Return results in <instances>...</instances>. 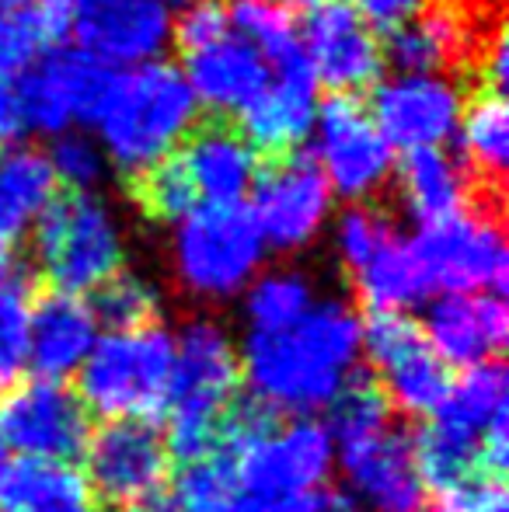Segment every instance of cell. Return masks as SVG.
<instances>
[{"instance_id": "obj_1", "label": "cell", "mask_w": 509, "mask_h": 512, "mask_svg": "<svg viewBox=\"0 0 509 512\" xmlns=\"http://www.w3.org/2000/svg\"><path fill=\"white\" fill-rule=\"evenodd\" d=\"M360 352L363 324L353 307L321 300L290 328L248 335L245 377L265 411L307 415L339 398Z\"/></svg>"}, {"instance_id": "obj_2", "label": "cell", "mask_w": 509, "mask_h": 512, "mask_svg": "<svg viewBox=\"0 0 509 512\" xmlns=\"http://www.w3.org/2000/svg\"><path fill=\"white\" fill-rule=\"evenodd\" d=\"M412 453L429 492H461L478 481H503L509 464L506 370L485 363L450 384L447 398L412 439Z\"/></svg>"}, {"instance_id": "obj_3", "label": "cell", "mask_w": 509, "mask_h": 512, "mask_svg": "<svg viewBox=\"0 0 509 512\" xmlns=\"http://www.w3.org/2000/svg\"><path fill=\"white\" fill-rule=\"evenodd\" d=\"M199 105L175 63H140L116 70L109 95L95 115L105 161L140 178L171 157L192 136Z\"/></svg>"}, {"instance_id": "obj_4", "label": "cell", "mask_w": 509, "mask_h": 512, "mask_svg": "<svg viewBox=\"0 0 509 512\" xmlns=\"http://www.w3.org/2000/svg\"><path fill=\"white\" fill-rule=\"evenodd\" d=\"M241 363L231 338L213 321H192L175 338V373L168 394V457L196 464L224 443V418L234 405Z\"/></svg>"}, {"instance_id": "obj_5", "label": "cell", "mask_w": 509, "mask_h": 512, "mask_svg": "<svg viewBox=\"0 0 509 512\" xmlns=\"http://www.w3.org/2000/svg\"><path fill=\"white\" fill-rule=\"evenodd\" d=\"M171 373H175V335L157 321L129 331H109L84 359L77 398L88 411L112 422L119 418L147 422V415H161L168 405Z\"/></svg>"}, {"instance_id": "obj_6", "label": "cell", "mask_w": 509, "mask_h": 512, "mask_svg": "<svg viewBox=\"0 0 509 512\" xmlns=\"http://www.w3.org/2000/svg\"><path fill=\"white\" fill-rule=\"evenodd\" d=\"M32 230L35 255L56 293H95L123 265V234L116 216L91 192L56 196Z\"/></svg>"}, {"instance_id": "obj_7", "label": "cell", "mask_w": 509, "mask_h": 512, "mask_svg": "<svg viewBox=\"0 0 509 512\" xmlns=\"http://www.w3.org/2000/svg\"><path fill=\"white\" fill-rule=\"evenodd\" d=\"M265 241L245 206H196L175 230L178 283L199 300H231L255 283Z\"/></svg>"}, {"instance_id": "obj_8", "label": "cell", "mask_w": 509, "mask_h": 512, "mask_svg": "<svg viewBox=\"0 0 509 512\" xmlns=\"http://www.w3.org/2000/svg\"><path fill=\"white\" fill-rule=\"evenodd\" d=\"M433 290L447 293H496L503 297L509 279V248L503 223L485 209H461L419 227L412 237Z\"/></svg>"}, {"instance_id": "obj_9", "label": "cell", "mask_w": 509, "mask_h": 512, "mask_svg": "<svg viewBox=\"0 0 509 512\" xmlns=\"http://www.w3.org/2000/svg\"><path fill=\"white\" fill-rule=\"evenodd\" d=\"M91 439V411L63 380H28L0 394V446L25 460L67 464Z\"/></svg>"}, {"instance_id": "obj_10", "label": "cell", "mask_w": 509, "mask_h": 512, "mask_svg": "<svg viewBox=\"0 0 509 512\" xmlns=\"http://www.w3.org/2000/svg\"><path fill=\"white\" fill-rule=\"evenodd\" d=\"M227 457L234 460L238 485L262 506H269L286 495L314 492L325 485L335 460V443L321 422L297 418L283 429L272 422Z\"/></svg>"}, {"instance_id": "obj_11", "label": "cell", "mask_w": 509, "mask_h": 512, "mask_svg": "<svg viewBox=\"0 0 509 512\" xmlns=\"http://www.w3.org/2000/svg\"><path fill=\"white\" fill-rule=\"evenodd\" d=\"M363 352L387 405L405 415H433L450 391V370L408 314H374L363 324Z\"/></svg>"}, {"instance_id": "obj_12", "label": "cell", "mask_w": 509, "mask_h": 512, "mask_svg": "<svg viewBox=\"0 0 509 512\" xmlns=\"http://www.w3.org/2000/svg\"><path fill=\"white\" fill-rule=\"evenodd\" d=\"M116 70L84 49H49L18 81L21 126L42 136H63L81 122H95Z\"/></svg>"}, {"instance_id": "obj_13", "label": "cell", "mask_w": 509, "mask_h": 512, "mask_svg": "<svg viewBox=\"0 0 509 512\" xmlns=\"http://www.w3.org/2000/svg\"><path fill=\"white\" fill-rule=\"evenodd\" d=\"M318 168L332 196L370 199L394 175V150L356 95H332L318 108Z\"/></svg>"}, {"instance_id": "obj_14", "label": "cell", "mask_w": 509, "mask_h": 512, "mask_svg": "<svg viewBox=\"0 0 509 512\" xmlns=\"http://www.w3.org/2000/svg\"><path fill=\"white\" fill-rule=\"evenodd\" d=\"M252 220L265 248L297 251L321 234L332 216V189L311 154L276 157L252 185Z\"/></svg>"}, {"instance_id": "obj_15", "label": "cell", "mask_w": 509, "mask_h": 512, "mask_svg": "<svg viewBox=\"0 0 509 512\" xmlns=\"http://www.w3.org/2000/svg\"><path fill=\"white\" fill-rule=\"evenodd\" d=\"M84 485L102 502L119 509L140 506L161 492L171 471V457L164 436L150 422L140 418H119L109 422L84 446Z\"/></svg>"}, {"instance_id": "obj_16", "label": "cell", "mask_w": 509, "mask_h": 512, "mask_svg": "<svg viewBox=\"0 0 509 512\" xmlns=\"http://www.w3.org/2000/svg\"><path fill=\"white\" fill-rule=\"evenodd\" d=\"M77 49L112 70L161 60L175 35L164 0H77L67 14Z\"/></svg>"}, {"instance_id": "obj_17", "label": "cell", "mask_w": 509, "mask_h": 512, "mask_svg": "<svg viewBox=\"0 0 509 512\" xmlns=\"http://www.w3.org/2000/svg\"><path fill=\"white\" fill-rule=\"evenodd\" d=\"M300 46L314 70V81L328 84L335 95H356L381 81V42L363 25L349 0H321L307 7Z\"/></svg>"}, {"instance_id": "obj_18", "label": "cell", "mask_w": 509, "mask_h": 512, "mask_svg": "<svg viewBox=\"0 0 509 512\" xmlns=\"http://www.w3.org/2000/svg\"><path fill=\"white\" fill-rule=\"evenodd\" d=\"M464 98L440 74H398L377 84L370 119L391 150L443 147L461 126Z\"/></svg>"}, {"instance_id": "obj_19", "label": "cell", "mask_w": 509, "mask_h": 512, "mask_svg": "<svg viewBox=\"0 0 509 512\" xmlns=\"http://www.w3.org/2000/svg\"><path fill=\"white\" fill-rule=\"evenodd\" d=\"M339 464L353 499L370 512H426L429 488L419 474L412 439L398 429L339 443ZM349 499V502H353Z\"/></svg>"}, {"instance_id": "obj_20", "label": "cell", "mask_w": 509, "mask_h": 512, "mask_svg": "<svg viewBox=\"0 0 509 512\" xmlns=\"http://www.w3.org/2000/svg\"><path fill=\"white\" fill-rule=\"evenodd\" d=\"M422 331L447 366L475 370L499 363V352L509 338L506 300L496 293H443L429 307Z\"/></svg>"}, {"instance_id": "obj_21", "label": "cell", "mask_w": 509, "mask_h": 512, "mask_svg": "<svg viewBox=\"0 0 509 512\" xmlns=\"http://www.w3.org/2000/svg\"><path fill=\"white\" fill-rule=\"evenodd\" d=\"M98 342V317L84 297L46 293L32 304L28 321V363L39 380H63L81 370Z\"/></svg>"}, {"instance_id": "obj_22", "label": "cell", "mask_w": 509, "mask_h": 512, "mask_svg": "<svg viewBox=\"0 0 509 512\" xmlns=\"http://www.w3.org/2000/svg\"><path fill=\"white\" fill-rule=\"evenodd\" d=\"M185 56L189 60H185L182 74L189 81L192 95H196V105L220 115L227 112L241 115L262 95L265 84L272 81L262 53L231 32L213 42V46H203Z\"/></svg>"}, {"instance_id": "obj_23", "label": "cell", "mask_w": 509, "mask_h": 512, "mask_svg": "<svg viewBox=\"0 0 509 512\" xmlns=\"http://www.w3.org/2000/svg\"><path fill=\"white\" fill-rule=\"evenodd\" d=\"M182 164L189 182L206 206H241L258 178V154L245 143V136L231 126H203L192 129L185 143Z\"/></svg>"}, {"instance_id": "obj_24", "label": "cell", "mask_w": 509, "mask_h": 512, "mask_svg": "<svg viewBox=\"0 0 509 512\" xmlns=\"http://www.w3.org/2000/svg\"><path fill=\"white\" fill-rule=\"evenodd\" d=\"M318 81H283L272 77L262 88V95L241 112V129L245 143L255 154H297L304 140L314 133L318 122Z\"/></svg>"}, {"instance_id": "obj_25", "label": "cell", "mask_w": 509, "mask_h": 512, "mask_svg": "<svg viewBox=\"0 0 509 512\" xmlns=\"http://www.w3.org/2000/svg\"><path fill=\"white\" fill-rule=\"evenodd\" d=\"M53 199L56 178L42 150L11 147L0 157V262L14 258L18 244Z\"/></svg>"}, {"instance_id": "obj_26", "label": "cell", "mask_w": 509, "mask_h": 512, "mask_svg": "<svg viewBox=\"0 0 509 512\" xmlns=\"http://www.w3.org/2000/svg\"><path fill=\"white\" fill-rule=\"evenodd\" d=\"M231 35L245 39L262 53L272 77L283 81H314V70L300 46V25L283 0H227L224 4Z\"/></svg>"}, {"instance_id": "obj_27", "label": "cell", "mask_w": 509, "mask_h": 512, "mask_svg": "<svg viewBox=\"0 0 509 512\" xmlns=\"http://www.w3.org/2000/svg\"><path fill=\"white\" fill-rule=\"evenodd\" d=\"M398 185L419 227L468 209V164L443 147L408 150L398 161Z\"/></svg>"}, {"instance_id": "obj_28", "label": "cell", "mask_w": 509, "mask_h": 512, "mask_svg": "<svg viewBox=\"0 0 509 512\" xmlns=\"http://www.w3.org/2000/svg\"><path fill=\"white\" fill-rule=\"evenodd\" d=\"M353 279L356 297L370 314H405V310L426 304L436 293L412 237L398 234L360 272H353Z\"/></svg>"}, {"instance_id": "obj_29", "label": "cell", "mask_w": 509, "mask_h": 512, "mask_svg": "<svg viewBox=\"0 0 509 512\" xmlns=\"http://www.w3.org/2000/svg\"><path fill=\"white\" fill-rule=\"evenodd\" d=\"M63 35L67 14L46 0H0V74H25Z\"/></svg>"}, {"instance_id": "obj_30", "label": "cell", "mask_w": 509, "mask_h": 512, "mask_svg": "<svg viewBox=\"0 0 509 512\" xmlns=\"http://www.w3.org/2000/svg\"><path fill=\"white\" fill-rule=\"evenodd\" d=\"M35 304V279L21 262H0V394L18 384L28 366V321Z\"/></svg>"}, {"instance_id": "obj_31", "label": "cell", "mask_w": 509, "mask_h": 512, "mask_svg": "<svg viewBox=\"0 0 509 512\" xmlns=\"http://www.w3.org/2000/svg\"><path fill=\"white\" fill-rule=\"evenodd\" d=\"M461 46V25L450 11H426L405 28L387 35L381 46L384 60L398 67V74H436Z\"/></svg>"}, {"instance_id": "obj_32", "label": "cell", "mask_w": 509, "mask_h": 512, "mask_svg": "<svg viewBox=\"0 0 509 512\" xmlns=\"http://www.w3.org/2000/svg\"><path fill=\"white\" fill-rule=\"evenodd\" d=\"M461 150L464 164H475L482 175L503 178L509 164V105L499 91H482L471 105L461 112Z\"/></svg>"}, {"instance_id": "obj_33", "label": "cell", "mask_w": 509, "mask_h": 512, "mask_svg": "<svg viewBox=\"0 0 509 512\" xmlns=\"http://www.w3.org/2000/svg\"><path fill=\"white\" fill-rule=\"evenodd\" d=\"M175 502L185 512H265L262 502L238 485L234 460L227 453H213L196 464H185L178 474Z\"/></svg>"}, {"instance_id": "obj_34", "label": "cell", "mask_w": 509, "mask_h": 512, "mask_svg": "<svg viewBox=\"0 0 509 512\" xmlns=\"http://www.w3.org/2000/svg\"><path fill=\"white\" fill-rule=\"evenodd\" d=\"M84 478L67 464H42V460H21L11 467L0 485V512L56 506V502L88 499Z\"/></svg>"}, {"instance_id": "obj_35", "label": "cell", "mask_w": 509, "mask_h": 512, "mask_svg": "<svg viewBox=\"0 0 509 512\" xmlns=\"http://www.w3.org/2000/svg\"><path fill=\"white\" fill-rule=\"evenodd\" d=\"M314 293L311 283L297 272H272V276H262L248 286V321H252V331H283L290 324H297L300 317L311 310Z\"/></svg>"}, {"instance_id": "obj_36", "label": "cell", "mask_w": 509, "mask_h": 512, "mask_svg": "<svg viewBox=\"0 0 509 512\" xmlns=\"http://www.w3.org/2000/svg\"><path fill=\"white\" fill-rule=\"evenodd\" d=\"M332 422L325 425L332 443H353V439L374 436L391 425V405L381 394V387L367 377H356L342 387V394L332 401Z\"/></svg>"}, {"instance_id": "obj_37", "label": "cell", "mask_w": 509, "mask_h": 512, "mask_svg": "<svg viewBox=\"0 0 509 512\" xmlns=\"http://www.w3.org/2000/svg\"><path fill=\"white\" fill-rule=\"evenodd\" d=\"M91 310L98 324H109L112 331L143 328V324H154L157 317V290L133 272H116L109 283L95 290Z\"/></svg>"}, {"instance_id": "obj_38", "label": "cell", "mask_w": 509, "mask_h": 512, "mask_svg": "<svg viewBox=\"0 0 509 512\" xmlns=\"http://www.w3.org/2000/svg\"><path fill=\"white\" fill-rule=\"evenodd\" d=\"M140 182V203L147 209L150 216L157 220H171V223H182L192 209L199 206V196L189 182V171H185L182 157L171 154L164 157L161 164L147 171V175L136 178Z\"/></svg>"}, {"instance_id": "obj_39", "label": "cell", "mask_w": 509, "mask_h": 512, "mask_svg": "<svg viewBox=\"0 0 509 512\" xmlns=\"http://www.w3.org/2000/svg\"><path fill=\"white\" fill-rule=\"evenodd\" d=\"M46 161H49V168H53L56 182L70 185V192L95 189V185L105 178V168H109L98 140H91V136H84V133H74V129L56 136Z\"/></svg>"}, {"instance_id": "obj_40", "label": "cell", "mask_w": 509, "mask_h": 512, "mask_svg": "<svg viewBox=\"0 0 509 512\" xmlns=\"http://www.w3.org/2000/svg\"><path fill=\"white\" fill-rule=\"evenodd\" d=\"M394 237V227L384 220L381 213L374 209L353 206L342 213L339 227H335V248H339L342 262L349 265L353 272H360L377 251L384 248L387 241Z\"/></svg>"}, {"instance_id": "obj_41", "label": "cell", "mask_w": 509, "mask_h": 512, "mask_svg": "<svg viewBox=\"0 0 509 512\" xmlns=\"http://www.w3.org/2000/svg\"><path fill=\"white\" fill-rule=\"evenodd\" d=\"M227 32L231 28H227L224 0H196V4H189L175 18V35L171 39H178V46L185 53H196V49L213 46L217 39H224Z\"/></svg>"}, {"instance_id": "obj_42", "label": "cell", "mask_w": 509, "mask_h": 512, "mask_svg": "<svg viewBox=\"0 0 509 512\" xmlns=\"http://www.w3.org/2000/svg\"><path fill=\"white\" fill-rule=\"evenodd\" d=\"M353 11L360 14V21L370 32H398L408 21H415L419 14H426L429 0H349Z\"/></svg>"}, {"instance_id": "obj_43", "label": "cell", "mask_w": 509, "mask_h": 512, "mask_svg": "<svg viewBox=\"0 0 509 512\" xmlns=\"http://www.w3.org/2000/svg\"><path fill=\"white\" fill-rule=\"evenodd\" d=\"M429 512H509L503 481H478L461 492L443 495Z\"/></svg>"}, {"instance_id": "obj_44", "label": "cell", "mask_w": 509, "mask_h": 512, "mask_svg": "<svg viewBox=\"0 0 509 512\" xmlns=\"http://www.w3.org/2000/svg\"><path fill=\"white\" fill-rule=\"evenodd\" d=\"M265 512H353V502L339 492H328V488H314V492L286 495L279 502H269Z\"/></svg>"}, {"instance_id": "obj_45", "label": "cell", "mask_w": 509, "mask_h": 512, "mask_svg": "<svg viewBox=\"0 0 509 512\" xmlns=\"http://www.w3.org/2000/svg\"><path fill=\"white\" fill-rule=\"evenodd\" d=\"M21 105H18V81L0 74V140L21 136Z\"/></svg>"}, {"instance_id": "obj_46", "label": "cell", "mask_w": 509, "mask_h": 512, "mask_svg": "<svg viewBox=\"0 0 509 512\" xmlns=\"http://www.w3.org/2000/svg\"><path fill=\"white\" fill-rule=\"evenodd\" d=\"M506 56H509L506 32H503V28H499L496 39H492V46H489V81H492V91H499V95H503L506 77H509V63H506Z\"/></svg>"}, {"instance_id": "obj_47", "label": "cell", "mask_w": 509, "mask_h": 512, "mask_svg": "<svg viewBox=\"0 0 509 512\" xmlns=\"http://www.w3.org/2000/svg\"><path fill=\"white\" fill-rule=\"evenodd\" d=\"M123 512H185L182 506H178L175 499H164V495H154V499L140 502V506H129Z\"/></svg>"}, {"instance_id": "obj_48", "label": "cell", "mask_w": 509, "mask_h": 512, "mask_svg": "<svg viewBox=\"0 0 509 512\" xmlns=\"http://www.w3.org/2000/svg\"><path fill=\"white\" fill-rule=\"evenodd\" d=\"M14 512H98L91 506V499H77V502H56V506H35V509H14Z\"/></svg>"}, {"instance_id": "obj_49", "label": "cell", "mask_w": 509, "mask_h": 512, "mask_svg": "<svg viewBox=\"0 0 509 512\" xmlns=\"http://www.w3.org/2000/svg\"><path fill=\"white\" fill-rule=\"evenodd\" d=\"M189 4H196V0H164V7L171 11V18H178V14H182Z\"/></svg>"}, {"instance_id": "obj_50", "label": "cell", "mask_w": 509, "mask_h": 512, "mask_svg": "<svg viewBox=\"0 0 509 512\" xmlns=\"http://www.w3.org/2000/svg\"><path fill=\"white\" fill-rule=\"evenodd\" d=\"M49 7H56V11H63V14H70V7L77 4V0H46Z\"/></svg>"}, {"instance_id": "obj_51", "label": "cell", "mask_w": 509, "mask_h": 512, "mask_svg": "<svg viewBox=\"0 0 509 512\" xmlns=\"http://www.w3.org/2000/svg\"><path fill=\"white\" fill-rule=\"evenodd\" d=\"M7 471H11V464H7V450H4V446H0V485H4Z\"/></svg>"}, {"instance_id": "obj_52", "label": "cell", "mask_w": 509, "mask_h": 512, "mask_svg": "<svg viewBox=\"0 0 509 512\" xmlns=\"http://www.w3.org/2000/svg\"><path fill=\"white\" fill-rule=\"evenodd\" d=\"M283 4H304V7H314V4H321V0H283Z\"/></svg>"}]
</instances>
